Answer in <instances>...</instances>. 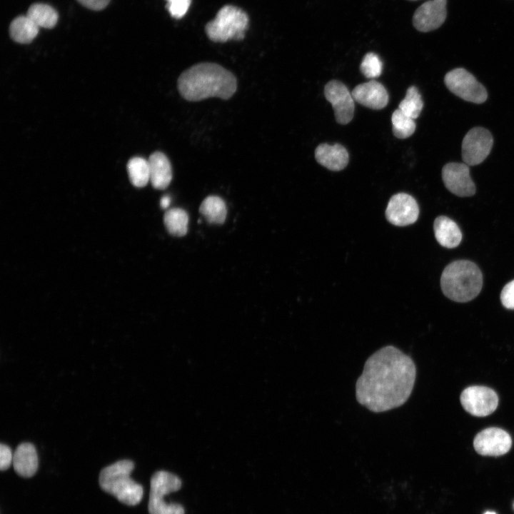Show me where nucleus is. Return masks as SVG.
<instances>
[{
    "label": "nucleus",
    "mask_w": 514,
    "mask_h": 514,
    "mask_svg": "<svg viewBox=\"0 0 514 514\" xmlns=\"http://www.w3.org/2000/svg\"><path fill=\"white\" fill-rule=\"evenodd\" d=\"M415 378L413 359L393 346H384L366 360L356 383V399L374 413L400 407L409 398Z\"/></svg>",
    "instance_id": "nucleus-1"
},
{
    "label": "nucleus",
    "mask_w": 514,
    "mask_h": 514,
    "mask_svg": "<svg viewBox=\"0 0 514 514\" xmlns=\"http://www.w3.org/2000/svg\"><path fill=\"white\" fill-rule=\"evenodd\" d=\"M166 8L171 16L180 19L186 14L191 0H166Z\"/></svg>",
    "instance_id": "nucleus-28"
},
{
    "label": "nucleus",
    "mask_w": 514,
    "mask_h": 514,
    "mask_svg": "<svg viewBox=\"0 0 514 514\" xmlns=\"http://www.w3.org/2000/svg\"><path fill=\"white\" fill-rule=\"evenodd\" d=\"M512 445L510 435L499 428H488L474 438L475 451L482 455L499 456L509 451Z\"/></svg>",
    "instance_id": "nucleus-12"
},
{
    "label": "nucleus",
    "mask_w": 514,
    "mask_h": 514,
    "mask_svg": "<svg viewBox=\"0 0 514 514\" xmlns=\"http://www.w3.org/2000/svg\"><path fill=\"white\" fill-rule=\"evenodd\" d=\"M383 69V62L380 57L373 52L367 53L360 65L361 73L368 79L378 77Z\"/></svg>",
    "instance_id": "nucleus-27"
},
{
    "label": "nucleus",
    "mask_w": 514,
    "mask_h": 514,
    "mask_svg": "<svg viewBox=\"0 0 514 514\" xmlns=\"http://www.w3.org/2000/svg\"><path fill=\"white\" fill-rule=\"evenodd\" d=\"M83 6L92 10H101L104 9L110 0H77Z\"/></svg>",
    "instance_id": "nucleus-31"
},
{
    "label": "nucleus",
    "mask_w": 514,
    "mask_h": 514,
    "mask_svg": "<svg viewBox=\"0 0 514 514\" xmlns=\"http://www.w3.org/2000/svg\"><path fill=\"white\" fill-rule=\"evenodd\" d=\"M181 96L189 101L210 97L230 99L237 89V81L231 71L209 62L195 64L185 70L177 81Z\"/></svg>",
    "instance_id": "nucleus-2"
},
{
    "label": "nucleus",
    "mask_w": 514,
    "mask_h": 514,
    "mask_svg": "<svg viewBox=\"0 0 514 514\" xmlns=\"http://www.w3.org/2000/svg\"><path fill=\"white\" fill-rule=\"evenodd\" d=\"M493 144L490 132L483 127L469 130L462 141V158L468 166L481 163L489 155Z\"/></svg>",
    "instance_id": "nucleus-8"
},
{
    "label": "nucleus",
    "mask_w": 514,
    "mask_h": 514,
    "mask_svg": "<svg viewBox=\"0 0 514 514\" xmlns=\"http://www.w3.org/2000/svg\"><path fill=\"white\" fill-rule=\"evenodd\" d=\"M12 464L18 475L24 478L33 476L39 465L38 455L34 445L30 443L19 444L14 452Z\"/></svg>",
    "instance_id": "nucleus-17"
},
{
    "label": "nucleus",
    "mask_w": 514,
    "mask_h": 514,
    "mask_svg": "<svg viewBox=\"0 0 514 514\" xmlns=\"http://www.w3.org/2000/svg\"><path fill=\"white\" fill-rule=\"evenodd\" d=\"M324 94L333 108L336 121L343 125L348 124L353 117L355 100L346 86L332 80L325 86Z\"/></svg>",
    "instance_id": "nucleus-10"
},
{
    "label": "nucleus",
    "mask_w": 514,
    "mask_h": 514,
    "mask_svg": "<svg viewBox=\"0 0 514 514\" xmlns=\"http://www.w3.org/2000/svg\"><path fill=\"white\" fill-rule=\"evenodd\" d=\"M484 514H496V513L493 511H486Z\"/></svg>",
    "instance_id": "nucleus-33"
},
{
    "label": "nucleus",
    "mask_w": 514,
    "mask_h": 514,
    "mask_svg": "<svg viewBox=\"0 0 514 514\" xmlns=\"http://www.w3.org/2000/svg\"><path fill=\"white\" fill-rule=\"evenodd\" d=\"M14 453L5 444L0 445V468L1 470H7L13 463Z\"/></svg>",
    "instance_id": "nucleus-30"
},
{
    "label": "nucleus",
    "mask_w": 514,
    "mask_h": 514,
    "mask_svg": "<svg viewBox=\"0 0 514 514\" xmlns=\"http://www.w3.org/2000/svg\"><path fill=\"white\" fill-rule=\"evenodd\" d=\"M391 121L393 135L398 138H408L416 128L414 119L403 114L399 109L393 113Z\"/></svg>",
    "instance_id": "nucleus-26"
},
{
    "label": "nucleus",
    "mask_w": 514,
    "mask_h": 514,
    "mask_svg": "<svg viewBox=\"0 0 514 514\" xmlns=\"http://www.w3.org/2000/svg\"><path fill=\"white\" fill-rule=\"evenodd\" d=\"M444 82L453 94L466 101L482 104L487 100L485 88L463 68H456L448 72Z\"/></svg>",
    "instance_id": "nucleus-7"
},
{
    "label": "nucleus",
    "mask_w": 514,
    "mask_h": 514,
    "mask_svg": "<svg viewBox=\"0 0 514 514\" xmlns=\"http://www.w3.org/2000/svg\"><path fill=\"white\" fill-rule=\"evenodd\" d=\"M26 15L39 28L51 29L58 21L56 11L51 6L42 3L32 4L29 8Z\"/></svg>",
    "instance_id": "nucleus-22"
},
{
    "label": "nucleus",
    "mask_w": 514,
    "mask_h": 514,
    "mask_svg": "<svg viewBox=\"0 0 514 514\" xmlns=\"http://www.w3.org/2000/svg\"><path fill=\"white\" fill-rule=\"evenodd\" d=\"M39 27L26 14L15 18L9 26L11 39L19 44H29L37 36Z\"/></svg>",
    "instance_id": "nucleus-20"
},
{
    "label": "nucleus",
    "mask_w": 514,
    "mask_h": 514,
    "mask_svg": "<svg viewBox=\"0 0 514 514\" xmlns=\"http://www.w3.org/2000/svg\"><path fill=\"white\" fill-rule=\"evenodd\" d=\"M133 468V462L127 459L105 467L99 474L100 487L125 505L138 504L143 498V489L130 477Z\"/></svg>",
    "instance_id": "nucleus-4"
},
{
    "label": "nucleus",
    "mask_w": 514,
    "mask_h": 514,
    "mask_svg": "<svg viewBox=\"0 0 514 514\" xmlns=\"http://www.w3.org/2000/svg\"><path fill=\"white\" fill-rule=\"evenodd\" d=\"M315 158L318 163L331 171H341L348 163V153L341 144L321 143L315 150Z\"/></svg>",
    "instance_id": "nucleus-16"
},
{
    "label": "nucleus",
    "mask_w": 514,
    "mask_h": 514,
    "mask_svg": "<svg viewBox=\"0 0 514 514\" xmlns=\"http://www.w3.org/2000/svg\"><path fill=\"white\" fill-rule=\"evenodd\" d=\"M423 108V101L418 89L414 86H410L405 98L400 102L398 109L415 120L420 116Z\"/></svg>",
    "instance_id": "nucleus-25"
},
{
    "label": "nucleus",
    "mask_w": 514,
    "mask_h": 514,
    "mask_svg": "<svg viewBox=\"0 0 514 514\" xmlns=\"http://www.w3.org/2000/svg\"><path fill=\"white\" fill-rule=\"evenodd\" d=\"M148 161L151 185L156 189H165L170 184L173 176L169 159L163 153L156 151Z\"/></svg>",
    "instance_id": "nucleus-18"
},
{
    "label": "nucleus",
    "mask_w": 514,
    "mask_h": 514,
    "mask_svg": "<svg viewBox=\"0 0 514 514\" xmlns=\"http://www.w3.org/2000/svg\"><path fill=\"white\" fill-rule=\"evenodd\" d=\"M483 276L478 266L472 261L459 260L449 263L440 277V287L444 295L456 302H468L480 292Z\"/></svg>",
    "instance_id": "nucleus-3"
},
{
    "label": "nucleus",
    "mask_w": 514,
    "mask_h": 514,
    "mask_svg": "<svg viewBox=\"0 0 514 514\" xmlns=\"http://www.w3.org/2000/svg\"><path fill=\"white\" fill-rule=\"evenodd\" d=\"M447 0H429L415 11L412 23L420 32H429L438 29L446 19Z\"/></svg>",
    "instance_id": "nucleus-14"
},
{
    "label": "nucleus",
    "mask_w": 514,
    "mask_h": 514,
    "mask_svg": "<svg viewBox=\"0 0 514 514\" xmlns=\"http://www.w3.org/2000/svg\"><path fill=\"white\" fill-rule=\"evenodd\" d=\"M181 488V480L176 475L159 470L151 478L148 503L149 514H185L183 507L178 503L167 502V495Z\"/></svg>",
    "instance_id": "nucleus-6"
},
{
    "label": "nucleus",
    "mask_w": 514,
    "mask_h": 514,
    "mask_svg": "<svg viewBox=\"0 0 514 514\" xmlns=\"http://www.w3.org/2000/svg\"><path fill=\"white\" fill-rule=\"evenodd\" d=\"M419 215L415 199L405 193L393 195L386 210L387 220L397 226H405L415 223Z\"/></svg>",
    "instance_id": "nucleus-13"
},
{
    "label": "nucleus",
    "mask_w": 514,
    "mask_h": 514,
    "mask_svg": "<svg viewBox=\"0 0 514 514\" xmlns=\"http://www.w3.org/2000/svg\"><path fill=\"white\" fill-rule=\"evenodd\" d=\"M460 403L470 414L484 417L493 413L498 407V397L493 389L480 386L466 388L460 395Z\"/></svg>",
    "instance_id": "nucleus-9"
},
{
    "label": "nucleus",
    "mask_w": 514,
    "mask_h": 514,
    "mask_svg": "<svg viewBox=\"0 0 514 514\" xmlns=\"http://www.w3.org/2000/svg\"><path fill=\"white\" fill-rule=\"evenodd\" d=\"M500 301L506 308L514 309V280L508 283L502 289Z\"/></svg>",
    "instance_id": "nucleus-29"
},
{
    "label": "nucleus",
    "mask_w": 514,
    "mask_h": 514,
    "mask_svg": "<svg viewBox=\"0 0 514 514\" xmlns=\"http://www.w3.org/2000/svg\"><path fill=\"white\" fill-rule=\"evenodd\" d=\"M407 1H418V0H407Z\"/></svg>",
    "instance_id": "nucleus-34"
},
{
    "label": "nucleus",
    "mask_w": 514,
    "mask_h": 514,
    "mask_svg": "<svg viewBox=\"0 0 514 514\" xmlns=\"http://www.w3.org/2000/svg\"><path fill=\"white\" fill-rule=\"evenodd\" d=\"M433 231L437 241L443 247H457L462 239L461 231L458 225L445 216H438L433 223Z\"/></svg>",
    "instance_id": "nucleus-19"
},
{
    "label": "nucleus",
    "mask_w": 514,
    "mask_h": 514,
    "mask_svg": "<svg viewBox=\"0 0 514 514\" xmlns=\"http://www.w3.org/2000/svg\"><path fill=\"white\" fill-rule=\"evenodd\" d=\"M200 213L211 223L220 224L224 222L227 210L222 198L216 196H209L201 203Z\"/></svg>",
    "instance_id": "nucleus-21"
},
{
    "label": "nucleus",
    "mask_w": 514,
    "mask_h": 514,
    "mask_svg": "<svg viewBox=\"0 0 514 514\" xmlns=\"http://www.w3.org/2000/svg\"><path fill=\"white\" fill-rule=\"evenodd\" d=\"M127 171L131 183L136 187H143L150 181L148 161L142 157L131 158L127 163Z\"/></svg>",
    "instance_id": "nucleus-23"
},
{
    "label": "nucleus",
    "mask_w": 514,
    "mask_h": 514,
    "mask_svg": "<svg viewBox=\"0 0 514 514\" xmlns=\"http://www.w3.org/2000/svg\"><path fill=\"white\" fill-rule=\"evenodd\" d=\"M170 203H171V197L169 196L166 195V196H163L161 198L160 205L162 208H163V209L167 208L168 207V206L170 205Z\"/></svg>",
    "instance_id": "nucleus-32"
},
{
    "label": "nucleus",
    "mask_w": 514,
    "mask_h": 514,
    "mask_svg": "<svg viewBox=\"0 0 514 514\" xmlns=\"http://www.w3.org/2000/svg\"><path fill=\"white\" fill-rule=\"evenodd\" d=\"M249 19L241 9L226 5L217 13L216 17L206 26L208 37L215 42H226L231 39L241 40L245 36Z\"/></svg>",
    "instance_id": "nucleus-5"
},
{
    "label": "nucleus",
    "mask_w": 514,
    "mask_h": 514,
    "mask_svg": "<svg viewBox=\"0 0 514 514\" xmlns=\"http://www.w3.org/2000/svg\"><path fill=\"white\" fill-rule=\"evenodd\" d=\"M351 94L356 102L372 109H382L388 103L386 88L375 80L356 86Z\"/></svg>",
    "instance_id": "nucleus-15"
},
{
    "label": "nucleus",
    "mask_w": 514,
    "mask_h": 514,
    "mask_svg": "<svg viewBox=\"0 0 514 514\" xmlns=\"http://www.w3.org/2000/svg\"><path fill=\"white\" fill-rule=\"evenodd\" d=\"M163 220L167 231L171 235L183 236L187 233L188 216L184 210L171 208L165 213Z\"/></svg>",
    "instance_id": "nucleus-24"
},
{
    "label": "nucleus",
    "mask_w": 514,
    "mask_h": 514,
    "mask_svg": "<svg viewBox=\"0 0 514 514\" xmlns=\"http://www.w3.org/2000/svg\"><path fill=\"white\" fill-rule=\"evenodd\" d=\"M442 178L447 189L458 196H471L475 193L468 165L465 163H446L442 169Z\"/></svg>",
    "instance_id": "nucleus-11"
}]
</instances>
